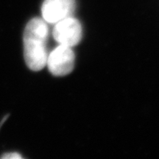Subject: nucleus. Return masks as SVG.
Returning <instances> with one entry per match:
<instances>
[{
    "mask_svg": "<svg viewBox=\"0 0 159 159\" xmlns=\"http://www.w3.org/2000/svg\"><path fill=\"white\" fill-rule=\"evenodd\" d=\"M48 38V25L44 20L34 18L27 24L24 33V50L25 62L30 69L40 71L46 65Z\"/></svg>",
    "mask_w": 159,
    "mask_h": 159,
    "instance_id": "nucleus-1",
    "label": "nucleus"
},
{
    "mask_svg": "<svg viewBox=\"0 0 159 159\" xmlns=\"http://www.w3.org/2000/svg\"><path fill=\"white\" fill-rule=\"evenodd\" d=\"M74 63L75 54L73 50L70 46L63 45H59L52 50L46 62L49 71L56 76H63L71 72Z\"/></svg>",
    "mask_w": 159,
    "mask_h": 159,
    "instance_id": "nucleus-2",
    "label": "nucleus"
},
{
    "mask_svg": "<svg viewBox=\"0 0 159 159\" xmlns=\"http://www.w3.org/2000/svg\"><path fill=\"white\" fill-rule=\"evenodd\" d=\"M54 38L59 45L73 47L82 38V27L78 20L70 16L55 23Z\"/></svg>",
    "mask_w": 159,
    "mask_h": 159,
    "instance_id": "nucleus-3",
    "label": "nucleus"
},
{
    "mask_svg": "<svg viewBox=\"0 0 159 159\" xmlns=\"http://www.w3.org/2000/svg\"><path fill=\"white\" fill-rule=\"evenodd\" d=\"M75 0H44L42 14L46 23L55 24L72 16L75 11Z\"/></svg>",
    "mask_w": 159,
    "mask_h": 159,
    "instance_id": "nucleus-4",
    "label": "nucleus"
},
{
    "mask_svg": "<svg viewBox=\"0 0 159 159\" xmlns=\"http://www.w3.org/2000/svg\"><path fill=\"white\" fill-rule=\"evenodd\" d=\"M2 158H6V159H20L22 158V156L20 155L19 153H7V154L3 155Z\"/></svg>",
    "mask_w": 159,
    "mask_h": 159,
    "instance_id": "nucleus-5",
    "label": "nucleus"
}]
</instances>
